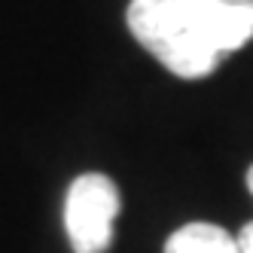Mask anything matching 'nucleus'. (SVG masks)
Instances as JSON below:
<instances>
[{
    "label": "nucleus",
    "mask_w": 253,
    "mask_h": 253,
    "mask_svg": "<svg viewBox=\"0 0 253 253\" xmlns=\"http://www.w3.org/2000/svg\"><path fill=\"white\" fill-rule=\"evenodd\" d=\"M128 28L134 40L180 80H202L226 58L213 46L192 0H131Z\"/></svg>",
    "instance_id": "1"
},
{
    "label": "nucleus",
    "mask_w": 253,
    "mask_h": 253,
    "mask_svg": "<svg viewBox=\"0 0 253 253\" xmlns=\"http://www.w3.org/2000/svg\"><path fill=\"white\" fill-rule=\"evenodd\" d=\"M122 198L107 174H80L64 198V229L74 253H104L113 241Z\"/></svg>",
    "instance_id": "2"
},
{
    "label": "nucleus",
    "mask_w": 253,
    "mask_h": 253,
    "mask_svg": "<svg viewBox=\"0 0 253 253\" xmlns=\"http://www.w3.org/2000/svg\"><path fill=\"white\" fill-rule=\"evenodd\" d=\"M165 253H241L238 238L213 223H186L165 241Z\"/></svg>",
    "instance_id": "3"
},
{
    "label": "nucleus",
    "mask_w": 253,
    "mask_h": 253,
    "mask_svg": "<svg viewBox=\"0 0 253 253\" xmlns=\"http://www.w3.org/2000/svg\"><path fill=\"white\" fill-rule=\"evenodd\" d=\"M235 238H238V250L241 253H253V223H247Z\"/></svg>",
    "instance_id": "4"
},
{
    "label": "nucleus",
    "mask_w": 253,
    "mask_h": 253,
    "mask_svg": "<svg viewBox=\"0 0 253 253\" xmlns=\"http://www.w3.org/2000/svg\"><path fill=\"white\" fill-rule=\"evenodd\" d=\"M247 186H250V192H253V165H250V171H247Z\"/></svg>",
    "instance_id": "5"
}]
</instances>
